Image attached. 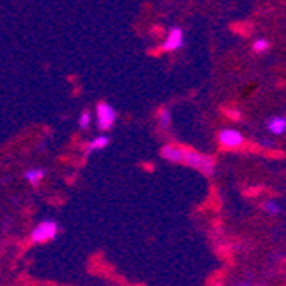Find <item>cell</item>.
<instances>
[{
  "mask_svg": "<svg viewBox=\"0 0 286 286\" xmlns=\"http://www.w3.org/2000/svg\"><path fill=\"white\" fill-rule=\"evenodd\" d=\"M161 156L171 163H184L187 166H192V168L202 171V173L208 175V177H211V175L214 173V166H216L214 158L196 152L194 149H187V147H182V146L168 144V146H165L161 149Z\"/></svg>",
  "mask_w": 286,
  "mask_h": 286,
  "instance_id": "obj_1",
  "label": "cell"
},
{
  "mask_svg": "<svg viewBox=\"0 0 286 286\" xmlns=\"http://www.w3.org/2000/svg\"><path fill=\"white\" fill-rule=\"evenodd\" d=\"M57 230H59V228H57L55 221L47 219V221H43V223H40L36 228H34L33 233H31V240L34 243H43V242H47V240L55 238Z\"/></svg>",
  "mask_w": 286,
  "mask_h": 286,
  "instance_id": "obj_2",
  "label": "cell"
},
{
  "mask_svg": "<svg viewBox=\"0 0 286 286\" xmlns=\"http://www.w3.org/2000/svg\"><path fill=\"white\" fill-rule=\"evenodd\" d=\"M96 115H98V127L103 129V131L112 129L117 120V112L113 110V106L108 105V103H100V105H98Z\"/></svg>",
  "mask_w": 286,
  "mask_h": 286,
  "instance_id": "obj_3",
  "label": "cell"
},
{
  "mask_svg": "<svg viewBox=\"0 0 286 286\" xmlns=\"http://www.w3.org/2000/svg\"><path fill=\"white\" fill-rule=\"evenodd\" d=\"M219 143L224 147H238L243 143V136L238 131H233V129H224V131L219 132Z\"/></svg>",
  "mask_w": 286,
  "mask_h": 286,
  "instance_id": "obj_4",
  "label": "cell"
},
{
  "mask_svg": "<svg viewBox=\"0 0 286 286\" xmlns=\"http://www.w3.org/2000/svg\"><path fill=\"white\" fill-rule=\"evenodd\" d=\"M182 45H184V33H182V29L180 28H171L168 38H166V41L163 43V50L173 52V50H178Z\"/></svg>",
  "mask_w": 286,
  "mask_h": 286,
  "instance_id": "obj_5",
  "label": "cell"
},
{
  "mask_svg": "<svg viewBox=\"0 0 286 286\" xmlns=\"http://www.w3.org/2000/svg\"><path fill=\"white\" fill-rule=\"evenodd\" d=\"M268 129L273 134L281 136L286 132V118L285 117H273L268 120Z\"/></svg>",
  "mask_w": 286,
  "mask_h": 286,
  "instance_id": "obj_6",
  "label": "cell"
},
{
  "mask_svg": "<svg viewBox=\"0 0 286 286\" xmlns=\"http://www.w3.org/2000/svg\"><path fill=\"white\" fill-rule=\"evenodd\" d=\"M43 177H45V170H41V168H31L24 173V178L34 187H38V184H40V180Z\"/></svg>",
  "mask_w": 286,
  "mask_h": 286,
  "instance_id": "obj_7",
  "label": "cell"
},
{
  "mask_svg": "<svg viewBox=\"0 0 286 286\" xmlns=\"http://www.w3.org/2000/svg\"><path fill=\"white\" fill-rule=\"evenodd\" d=\"M110 143V139L106 136H100L96 137V139H93L89 144H87L86 147V152H93V151H98V149H103V147H106Z\"/></svg>",
  "mask_w": 286,
  "mask_h": 286,
  "instance_id": "obj_8",
  "label": "cell"
},
{
  "mask_svg": "<svg viewBox=\"0 0 286 286\" xmlns=\"http://www.w3.org/2000/svg\"><path fill=\"white\" fill-rule=\"evenodd\" d=\"M170 122H171V115L170 112L166 108H163L161 112H159V124H161V127H170Z\"/></svg>",
  "mask_w": 286,
  "mask_h": 286,
  "instance_id": "obj_9",
  "label": "cell"
},
{
  "mask_svg": "<svg viewBox=\"0 0 286 286\" xmlns=\"http://www.w3.org/2000/svg\"><path fill=\"white\" fill-rule=\"evenodd\" d=\"M264 209H266V213H269V214H280V211H281V208L274 201H268V202H266Z\"/></svg>",
  "mask_w": 286,
  "mask_h": 286,
  "instance_id": "obj_10",
  "label": "cell"
},
{
  "mask_svg": "<svg viewBox=\"0 0 286 286\" xmlns=\"http://www.w3.org/2000/svg\"><path fill=\"white\" fill-rule=\"evenodd\" d=\"M269 48V43L266 40H257L254 43V50L257 52V53H262V52H266Z\"/></svg>",
  "mask_w": 286,
  "mask_h": 286,
  "instance_id": "obj_11",
  "label": "cell"
},
{
  "mask_svg": "<svg viewBox=\"0 0 286 286\" xmlns=\"http://www.w3.org/2000/svg\"><path fill=\"white\" fill-rule=\"evenodd\" d=\"M89 122H91V115L87 112H84L81 117H79V127L87 129V127H89Z\"/></svg>",
  "mask_w": 286,
  "mask_h": 286,
  "instance_id": "obj_12",
  "label": "cell"
},
{
  "mask_svg": "<svg viewBox=\"0 0 286 286\" xmlns=\"http://www.w3.org/2000/svg\"><path fill=\"white\" fill-rule=\"evenodd\" d=\"M226 113H228V117H231V118H233V120H240V117H242L238 112H236V110H228Z\"/></svg>",
  "mask_w": 286,
  "mask_h": 286,
  "instance_id": "obj_13",
  "label": "cell"
},
{
  "mask_svg": "<svg viewBox=\"0 0 286 286\" xmlns=\"http://www.w3.org/2000/svg\"><path fill=\"white\" fill-rule=\"evenodd\" d=\"M262 146H266V147H273V141H262Z\"/></svg>",
  "mask_w": 286,
  "mask_h": 286,
  "instance_id": "obj_14",
  "label": "cell"
}]
</instances>
